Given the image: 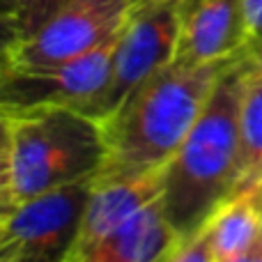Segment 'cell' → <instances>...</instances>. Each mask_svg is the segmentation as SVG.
Masks as SVG:
<instances>
[{
	"instance_id": "5",
	"label": "cell",
	"mask_w": 262,
	"mask_h": 262,
	"mask_svg": "<svg viewBox=\"0 0 262 262\" xmlns=\"http://www.w3.org/2000/svg\"><path fill=\"white\" fill-rule=\"evenodd\" d=\"M120 30L122 26L97 49L69 62L44 69L12 67V72L0 83V113L12 118L53 106H67L85 113L106 88Z\"/></svg>"
},
{
	"instance_id": "1",
	"label": "cell",
	"mask_w": 262,
	"mask_h": 262,
	"mask_svg": "<svg viewBox=\"0 0 262 262\" xmlns=\"http://www.w3.org/2000/svg\"><path fill=\"white\" fill-rule=\"evenodd\" d=\"M239 55L203 64L172 60L138 83L113 113L99 120L106 152L92 184H108L166 166L207 106L219 78Z\"/></svg>"
},
{
	"instance_id": "19",
	"label": "cell",
	"mask_w": 262,
	"mask_h": 262,
	"mask_svg": "<svg viewBox=\"0 0 262 262\" xmlns=\"http://www.w3.org/2000/svg\"><path fill=\"white\" fill-rule=\"evenodd\" d=\"M14 67V58H12V51H0V83L5 81L9 72Z\"/></svg>"
},
{
	"instance_id": "16",
	"label": "cell",
	"mask_w": 262,
	"mask_h": 262,
	"mask_svg": "<svg viewBox=\"0 0 262 262\" xmlns=\"http://www.w3.org/2000/svg\"><path fill=\"white\" fill-rule=\"evenodd\" d=\"M244 12L251 41L262 39V0H244Z\"/></svg>"
},
{
	"instance_id": "2",
	"label": "cell",
	"mask_w": 262,
	"mask_h": 262,
	"mask_svg": "<svg viewBox=\"0 0 262 262\" xmlns=\"http://www.w3.org/2000/svg\"><path fill=\"white\" fill-rule=\"evenodd\" d=\"M246 72L244 51L219 78L200 118L166 163L161 205L177 242L198 235L237 193L242 170L239 106Z\"/></svg>"
},
{
	"instance_id": "11",
	"label": "cell",
	"mask_w": 262,
	"mask_h": 262,
	"mask_svg": "<svg viewBox=\"0 0 262 262\" xmlns=\"http://www.w3.org/2000/svg\"><path fill=\"white\" fill-rule=\"evenodd\" d=\"M203 232L214 262H262V205L255 195L230 198Z\"/></svg>"
},
{
	"instance_id": "17",
	"label": "cell",
	"mask_w": 262,
	"mask_h": 262,
	"mask_svg": "<svg viewBox=\"0 0 262 262\" xmlns=\"http://www.w3.org/2000/svg\"><path fill=\"white\" fill-rule=\"evenodd\" d=\"M246 58H249V69L253 74L262 76V39H255L246 49Z\"/></svg>"
},
{
	"instance_id": "15",
	"label": "cell",
	"mask_w": 262,
	"mask_h": 262,
	"mask_svg": "<svg viewBox=\"0 0 262 262\" xmlns=\"http://www.w3.org/2000/svg\"><path fill=\"white\" fill-rule=\"evenodd\" d=\"M21 41V30L16 21L0 14V51H14Z\"/></svg>"
},
{
	"instance_id": "7",
	"label": "cell",
	"mask_w": 262,
	"mask_h": 262,
	"mask_svg": "<svg viewBox=\"0 0 262 262\" xmlns=\"http://www.w3.org/2000/svg\"><path fill=\"white\" fill-rule=\"evenodd\" d=\"M140 0H72L44 28L12 51L14 67L44 69L69 62L106 41Z\"/></svg>"
},
{
	"instance_id": "9",
	"label": "cell",
	"mask_w": 262,
	"mask_h": 262,
	"mask_svg": "<svg viewBox=\"0 0 262 262\" xmlns=\"http://www.w3.org/2000/svg\"><path fill=\"white\" fill-rule=\"evenodd\" d=\"M163 172H166V166L159 170L143 172V175L127 177V180L92 186L90 200L85 205L81 228H78V237L67 262H83L85 253L97 242L104 239L118 226H122L136 212L161 198Z\"/></svg>"
},
{
	"instance_id": "18",
	"label": "cell",
	"mask_w": 262,
	"mask_h": 262,
	"mask_svg": "<svg viewBox=\"0 0 262 262\" xmlns=\"http://www.w3.org/2000/svg\"><path fill=\"white\" fill-rule=\"evenodd\" d=\"M9 147V115L0 113V154Z\"/></svg>"
},
{
	"instance_id": "3",
	"label": "cell",
	"mask_w": 262,
	"mask_h": 262,
	"mask_svg": "<svg viewBox=\"0 0 262 262\" xmlns=\"http://www.w3.org/2000/svg\"><path fill=\"white\" fill-rule=\"evenodd\" d=\"M99 120L67 106L9 118V172L18 203L95 177L104 161Z\"/></svg>"
},
{
	"instance_id": "20",
	"label": "cell",
	"mask_w": 262,
	"mask_h": 262,
	"mask_svg": "<svg viewBox=\"0 0 262 262\" xmlns=\"http://www.w3.org/2000/svg\"><path fill=\"white\" fill-rule=\"evenodd\" d=\"M0 14L16 21V0H0Z\"/></svg>"
},
{
	"instance_id": "12",
	"label": "cell",
	"mask_w": 262,
	"mask_h": 262,
	"mask_svg": "<svg viewBox=\"0 0 262 262\" xmlns=\"http://www.w3.org/2000/svg\"><path fill=\"white\" fill-rule=\"evenodd\" d=\"M239 138L242 170L235 195L255 189L262 182V76L253 74L251 69L246 72L244 90H242Z\"/></svg>"
},
{
	"instance_id": "13",
	"label": "cell",
	"mask_w": 262,
	"mask_h": 262,
	"mask_svg": "<svg viewBox=\"0 0 262 262\" xmlns=\"http://www.w3.org/2000/svg\"><path fill=\"white\" fill-rule=\"evenodd\" d=\"M72 0H16V26L21 39L32 37Z\"/></svg>"
},
{
	"instance_id": "8",
	"label": "cell",
	"mask_w": 262,
	"mask_h": 262,
	"mask_svg": "<svg viewBox=\"0 0 262 262\" xmlns=\"http://www.w3.org/2000/svg\"><path fill=\"white\" fill-rule=\"evenodd\" d=\"M249 44L244 0H177L175 62L228 60L244 53Z\"/></svg>"
},
{
	"instance_id": "4",
	"label": "cell",
	"mask_w": 262,
	"mask_h": 262,
	"mask_svg": "<svg viewBox=\"0 0 262 262\" xmlns=\"http://www.w3.org/2000/svg\"><path fill=\"white\" fill-rule=\"evenodd\" d=\"M92 186L85 177L21 200L0 230V262H67Z\"/></svg>"
},
{
	"instance_id": "21",
	"label": "cell",
	"mask_w": 262,
	"mask_h": 262,
	"mask_svg": "<svg viewBox=\"0 0 262 262\" xmlns=\"http://www.w3.org/2000/svg\"><path fill=\"white\" fill-rule=\"evenodd\" d=\"M246 193H251V195H255V200H258V203L262 205V182L258 186H255V189H251V191H246Z\"/></svg>"
},
{
	"instance_id": "6",
	"label": "cell",
	"mask_w": 262,
	"mask_h": 262,
	"mask_svg": "<svg viewBox=\"0 0 262 262\" xmlns=\"http://www.w3.org/2000/svg\"><path fill=\"white\" fill-rule=\"evenodd\" d=\"M177 0H140L122 23L108 81L85 115L104 120L149 74L175 58Z\"/></svg>"
},
{
	"instance_id": "10",
	"label": "cell",
	"mask_w": 262,
	"mask_h": 262,
	"mask_svg": "<svg viewBox=\"0 0 262 262\" xmlns=\"http://www.w3.org/2000/svg\"><path fill=\"white\" fill-rule=\"evenodd\" d=\"M175 242V230L157 198L97 242L83 262H166Z\"/></svg>"
},
{
	"instance_id": "14",
	"label": "cell",
	"mask_w": 262,
	"mask_h": 262,
	"mask_svg": "<svg viewBox=\"0 0 262 262\" xmlns=\"http://www.w3.org/2000/svg\"><path fill=\"white\" fill-rule=\"evenodd\" d=\"M16 205L18 198L16 191H14L12 172H9V147H7V152L0 154V230L5 228V223L16 209Z\"/></svg>"
}]
</instances>
